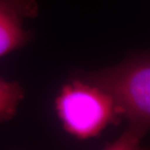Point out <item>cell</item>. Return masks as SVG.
<instances>
[{
    "label": "cell",
    "instance_id": "cell-1",
    "mask_svg": "<svg viewBox=\"0 0 150 150\" xmlns=\"http://www.w3.org/2000/svg\"><path fill=\"white\" fill-rule=\"evenodd\" d=\"M83 81L106 93L118 114L128 122L126 132L138 139L150 128V59L138 54L118 65L88 73Z\"/></svg>",
    "mask_w": 150,
    "mask_h": 150
},
{
    "label": "cell",
    "instance_id": "cell-2",
    "mask_svg": "<svg viewBox=\"0 0 150 150\" xmlns=\"http://www.w3.org/2000/svg\"><path fill=\"white\" fill-rule=\"evenodd\" d=\"M55 108L65 131L79 139L97 137L122 119L106 93L79 79L62 88Z\"/></svg>",
    "mask_w": 150,
    "mask_h": 150
},
{
    "label": "cell",
    "instance_id": "cell-3",
    "mask_svg": "<svg viewBox=\"0 0 150 150\" xmlns=\"http://www.w3.org/2000/svg\"><path fill=\"white\" fill-rule=\"evenodd\" d=\"M37 0H0V58L25 46L32 33L23 28L38 15Z\"/></svg>",
    "mask_w": 150,
    "mask_h": 150
},
{
    "label": "cell",
    "instance_id": "cell-4",
    "mask_svg": "<svg viewBox=\"0 0 150 150\" xmlns=\"http://www.w3.org/2000/svg\"><path fill=\"white\" fill-rule=\"evenodd\" d=\"M24 98V89L18 81L0 79V123L14 118Z\"/></svg>",
    "mask_w": 150,
    "mask_h": 150
}]
</instances>
